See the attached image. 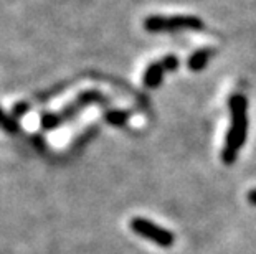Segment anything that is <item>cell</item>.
<instances>
[{
  "mask_svg": "<svg viewBox=\"0 0 256 254\" xmlns=\"http://www.w3.org/2000/svg\"><path fill=\"white\" fill-rule=\"evenodd\" d=\"M248 102L243 94H235L230 98V114L232 124L228 129V136L225 140V149H223L222 159L226 165L235 164L240 149L243 147L244 139H246V129H248Z\"/></svg>",
  "mask_w": 256,
  "mask_h": 254,
  "instance_id": "cell-1",
  "label": "cell"
},
{
  "mask_svg": "<svg viewBox=\"0 0 256 254\" xmlns=\"http://www.w3.org/2000/svg\"><path fill=\"white\" fill-rule=\"evenodd\" d=\"M144 26L150 33L162 31H180V30H200L204 23L194 15H174V17H160L152 15L144 20Z\"/></svg>",
  "mask_w": 256,
  "mask_h": 254,
  "instance_id": "cell-2",
  "label": "cell"
},
{
  "mask_svg": "<svg viewBox=\"0 0 256 254\" xmlns=\"http://www.w3.org/2000/svg\"><path fill=\"white\" fill-rule=\"evenodd\" d=\"M129 226L138 236L144 238V240L154 243V245L160 248H170L174 245V241H176L174 233H170L168 230L160 228L159 225L152 223V221L146 218H132Z\"/></svg>",
  "mask_w": 256,
  "mask_h": 254,
  "instance_id": "cell-3",
  "label": "cell"
},
{
  "mask_svg": "<svg viewBox=\"0 0 256 254\" xmlns=\"http://www.w3.org/2000/svg\"><path fill=\"white\" fill-rule=\"evenodd\" d=\"M164 71L166 69H164V66H162V63H150L149 68H147L146 73H144V84L150 89L157 88V86L162 83Z\"/></svg>",
  "mask_w": 256,
  "mask_h": 254,
  "instance_id": "cell-4",
  "label": "cell"
},
{
  "mask_svg": "<svg viewBox=\"0 0 256 254\" xmlns=\"http://www.w3.org/2000/svg\"><path fill=\"white\" fill-rule=\"evenodd\" d=\"M210 51L208 50H198L197 53H194L188 59V68L192 71H202L205 68V64L208 63Z\"/></svg>",
  "mask_w": 256,
  "mask_h": 254,
  "instance_id": "cell-5",
  "label": "cell"
},
{
  "mask_svg": "<svg viewBox=\"0 0 256 254\" xmlns=\"http://www.w3.org/2000/svg\"><path fill=\"white\" fill-rule=\"evenodd\" d=\"M0 129H2L4 132H7L10 134V136H14V134H17L18 132V124L17 121H15V117L14 116H10L7 114L4 109H2V106H0Z\"/></svg>",
  "mask_w": 256,
  "mask_h": 254,
  "instance_id": "cell-6",
  "label": "cell"
},
{
  "mask_svg": "<svg viewBox=\"0 0 256 254\" xmlns=\"http://www.w3.org/2000/svg\"><path fill=\"white\" fill-rule=\"evenodd\" d=\"M106 121L110 122L111 126L121 127L128 121V112H124V111H110L106 114Z\"/></svg>",
  "mask_w": 256,
  "mask_h": 254,
  "instance_id": "cell-7",
  "label": "cell"
},
{
  "mask_svg": "<svg viewBox=\"0 0 256 254\" xmlns=\"http://www.w3.org/2000/svg\"><path fill=\"white\" fill-rule=\"evenodd\" d=\"M28 111H30V104H28V102H17V104L12 107V116L15 119L24 117Z\"/></svg>",
  "mask_w": 256,
  "mask_h": 254,
  "instance_id": "cell-8",
  "label": "cell"
},
{
  "mask_svg": "<svg viewBox=\"0 0 256 254\" xmlns=\"http://www.w3.org/2000/svg\"><path fill=\"white\" fill-rule=\"evenodd\" d=\"M160 63H162V66H164L166 71H176V69L178 68V59L176 56H172V55L166 56Z\"/></svg>",
  "mask_w": 256,
  "mask_h": 254,
  "instance_id": "cell-9",
  "label": "cell"
},
{
  "mask_svg": "<svg viewBox=\"0 0 256 254\" xmlns=\"http://www.w3.org/2000/svg\"><path fill=\"white\" fill-rule=\"evenodd\" d=\"M246 198H248V202H250V203L254 205V207H256V188H253V190H250V192H248Z\"/></svg>",
  "mask_w": 256,
  "mask_h": 254,
  "instance_id": "cell-10",
  "label": "cell"
}]
</instances>
